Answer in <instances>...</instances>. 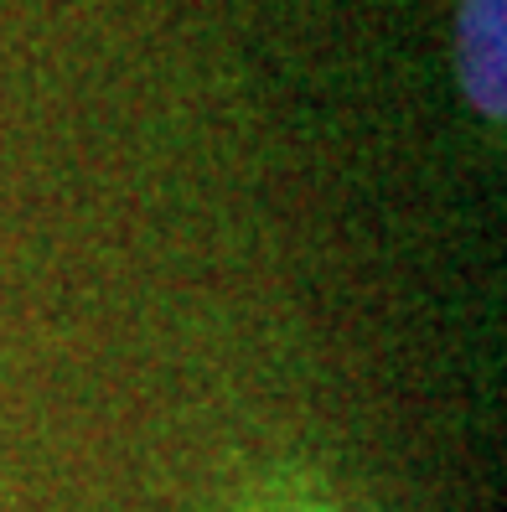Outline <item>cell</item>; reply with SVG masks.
<instances>
[{
  "mask_svg": "<svg viewBox=\"0 0 507 512\" xmlns=\"http://www.w3.org/2000/svg\"><path fill=\"white\" fill-rule=\"evenodd\" d=\"M507 32H502V0H461L456 6V78L466 104L502 125L507 114Z\"/></svg>",
  "mask_w": 507,
  "mask_h": 512,
  "instance_id": "cell-1",
  "label": "cell"
}]
</instances>
